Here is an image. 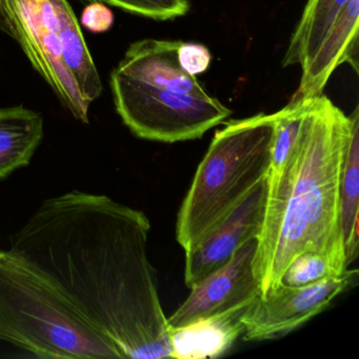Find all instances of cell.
Instances as JSON below:
<instances>
[{
  "mask_svg": "<svg viewBox=\"0 0 359 359\" xmlns=\"http://www.w3.org/2000/svg\"><path fill=\"white\" fill-rule=\"evenodd\" d=\"M81 1H89V3H95V1H98V0H81Z\"/></svg>",
  "mask_w": 359,
  "mask_h": 359,
  "instance_id": "obj_20",
  "label": "cell"
},
{
  "mask_svg": "<svg viewBox=\"0 0 359 359\" xmlns=\"http://www.w3.org/2000/svg\"><path fill=\"white\" fill-rule=\"evenodd\" d=\"M353 125L340 180V226L348 266L358 255L359 108L352 113Z\"/></svg>",
  "mask_w": 359,
  "mask_h": 359,
  "instance_id": "obj_14",
  "label": "cell"
},
{
  "mask_svg": "<svg viewBox=\"0 0 359 359\" xmlns=\"http://www.w3.org/2000/svg\"><path fill=\"white\" fill-rule=\"evenodd\" d=\"M268 177L194 250L186 253L184 283L189 289L224 266L247 241L258 238L264 224Z\"/></svg>",
  "mask_w": 359,
  "mask_h": 359,
  "instance_id": "obj_9",
  "label": "cell"
},
{
  "mask_svg": "<svg viewBox=\"0 0 359 359\" xmlns=\"http://www.w3.org/2000/svg\"><path fill=\"white\" fill-rule=\"evenodd\" d=\"M128 13L154 20H171L190 11V0H98Z\"/></svg>",
  "mask_w": 359,
  "mask_h": 359,
  "instance_id": "obj_17",
  "label": "cell"
},
{
  "mask_svg": "<svg viewBox=\"0 0 359 359\" xmlns=\"http://www.w3.org/2000/svg\"><path fill=\"white\" fill-rule=\"evenodd\" d=\"M182 43L136 41L111 74L115 108L136 137L163 144L198 140L232 115L182 70L177 57Z\"/></svg>",
  "mask_w": 359,
  "mask_h": 359,
  "instance_id": "obj_3",
  "label": "cell"
},
{
  "mask_svg": "<svg viewBox=\"0 0 359 359\" xmlns=\"http://www.w3.org/2000/svg\"><path fill=\"white\" fill-rule=\"evenodd\" d=\"M257 238L241 245L222 268L191 287L186 302L167 318L169 327H182L197 319L250 306L260 295L253 273Z\"/></svg>",
  "mask_w": 359,
  "mask_h": 359,
  "instance_id": "obj_8",
  "label": "cell"
},
{
  "mask_svg": "<svg viewBox=\"0 0 359 359\" xmlns=\"http://www.w3.org/2000/svg\"><path fill=\"white\" fill-rule=\"evenodd\" d=\"M43 138V118L24 106L0 108V180L30 165Z\"/></svg>",
  "mask_w": 359,
  "mask_h": 359,
  "instance_id": "obj_12",
  "label": "cell"
},
{
  "mask_svg": "<svg viewBox=\"0 0 359 359\" xmlns=\"http://www.w3.org/2000/svg\"><path fill=\"white\" fill-rule=\"evenodd\" d=\"M358 278V270L346 269L340 276L327 277L304 287H285L260 295L243 316V339L262 341L291 333L327 310Z\"/></svg>",
  "mask_w": 359,
  "mask_h": 359,
  "instance_id": "obj_7",
  "label": "cell"
},
{
  "mask_svg": "<svg viewBox=\"0 0 359 359\" xmlns=\"http://www.w3.org/2000/svg\"><path fill=\"white\" fill-rule=\"evenodd\" d=\"M150 230L144 212L73 190L43 201L10 249L60 285L121 358H171Z\"/></svg>",
  "mask_w": 359,
  "mask_h": 359,
  "instance_id": "obj_1",
  "label": "cell"
},
{
  "mask_svg": "<svg viewBox=\"0 0 359 359\" xmlns=\"http://www.w3.org/2000/svg\"><path fill=\"white\" fill-rule=\"evenodd\" d=\"M314 98L293 100L274 113L275 126L273 132L272 146H271V163L269 170L268 182L276 180L280 174L290 153L295 146L296 140L302 131V125L306 114L310 111Z\"/></svg>",
  "mask_w": 359,
  "mask_h": 359,
  "instance_id": "obj_15",
  "label": "cell"
},
{
  "mask_svg": "<svg viewBox=\"0 0 359 359\" xmlns=\"http://www.w3.org/2000/svg\"><path fill=\"white\" fill-rule=\"evenodd\" d=\"M0 29L18 41L35 71L75 119L89 123L102 83L67 0H0Z\"/></svg>",
  "mask_w": 359,
  "mask_h": 359,
  "instance_id": "obj_6",
  "label": "cell"
},
{
  "mask_svg": "<svg viewBox=\"0 0 359 359\" xmlns=\"http://www.w3.org/2000/svg\"><path fill=\"white\" fill-rule=\"evenodd\" d=\"M81 24L91 32H107L114 24V14L100 1L90 3L81 14Z\"/></svg>",
  "mask_w": 359,
  "mask_h": 359,
  "instance_id": "obj_19",
  "label": "cell"
},
{
  "mask_svg": "<svg viewBox=\"0 0 359 359\" xmlns=\"http://www.w3.org/2000/svg\"><path fill=\"white\" fill-rule=\"evenodd\" d=\"M177 57L182 70L194 76L205 72L212 60L207 47L194 43H182L178 49Z\"/></svg>",
  "mask_w": 359,
  "mask_h": 359,
  "instance_id": "obj_18",
  "label": "cell"
},
{
  "mask_svg": "<svg viewBox=\"0 0 359 359\" xmlns=\"http://www.w3.org/2000/svg\"><path fill=\"white\" fill-rule=\"evenodd\" d=\"M0 340L36 358H121L47 272L0 250Z\"/></svg>",
  "mask_w": 359,
  "mask_h": 359,
  "instance_id": "obj_4",
  "label": "cell"
},
{
  "mask_svg": "<svg viewBox=\"0 0 359 359\" xmlns=\"http://www.w3.org/2000/svg\"><path fill=\"white\" fill-rule=\"evenodd\" d=\"M335 264L325 254L306 251L296 256L283 272L280 285L285 287H304L318 283L327 277L340 276Z\"/></svg>",
  "mask_w": 359,
  "mask_h": 359,
  "instance_id": "obj_16",
  "label": "cell"
},
{
  "mask_svg": "<svg viewBox=\"0 0 359 359\" xmlns=\"http://www.w3.org/2000/svg\"><path fill=\"white\" fill-rule=\"evenodd\" d=\"M359 0H350L311 62L302 68L299 88L293 100L323 95L332 73L348 64L358 73Z\"/></svg>",
  "mask_w": 359,
  "mask_h": 359,
  "instance_id": "obj_10",
  "label": "cell"
},
{
  "mask_svg": "<svg viewBox=\"0 0 359 359\" xmlns=\"http://www.w3.org/2000/svg\"><path fill=\"white\" fill-rule=\"evenodd\" d=\"M350 0H308L302 18L292 33L283 67H304L320 48Z\"/></svg>",
  "mask_w": 359,
  "mask_h": 359,
  "instance_id": "obj_13",
  "label": "cell"
},
{
  "mask_svg": "<svg viewBox=\"0 0 359 359\" xmlns=\"http://www.w3.org/2000/svg\"><path fill=\"white\" fill-rule=\"evenodd\" d=\"M275 115L226 123L197 168L176 220V241L194 250L268 177Z\"/></svg>",
  "mask_w": 359,
  "mask_h": 359,
  "instance_id": "obj_5",
  "label": "cell"
},
{
  "mask_svg": "<svg viewBox=\"0 0 359 359\" xmlns=\"http://www.w3.org/2000/svg\"><path fill=\"white\" fill-rule=\"evenodd\" d=\"M353 116L327 96L315 98L276 180L268 182L253 273L262 296L278 289L290 262L306 251L348 269L340 226L339 189Z\"/></svg>",
  "mask_w": 359,
  "mask_h": 359,
  "instance_id": "obj_2",
  "label": "cell"
},
{
  "mask_svg": "<svg viewBox=\"0 0 359 359\" xmlns=\"http://www.w3.org/2000/svg\"><path fill=\"white\" fill-rule=\"evenodd\" d=\"M250 306L197 319L182 327L168 325L171 358H216L228 352L245 333L243 316Z\"/></svg>",
  "mask_w": 359,
  "mask_h": 359,
  "instance_id": "obj_11",
  "label": "cell"
}]
</instances>
